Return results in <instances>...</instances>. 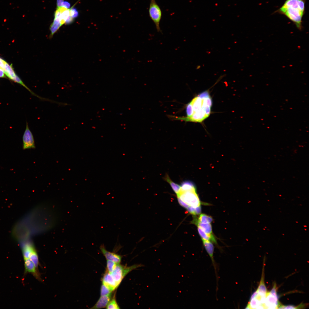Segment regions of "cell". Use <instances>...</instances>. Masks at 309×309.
Segmentation results:
<instances>
[{
  "label": "cell",
  "instance_id": "6da1fadb",
  "mask_svg": "<svg viewBox=\"0 0 309 309\" xmlns=\"http://www.w3.org/2000/svg\"><path fill=\"white\" fill-rule=\"evenodd\" d=\"M209 90L201 92L195 97L186 105V116L169 115L174 120L201 123L211 114L213 102Z\"/></svg>",
  "mask_w": 309,
  "mask_h": 309
},
{
  "label": "cell",
  "instance_id": "7a4b0ae2",
  "mask_svg": "<svg viewBox=\"0 0 309 309\" xmlns=\"http://www.w3.org/2000/svg\"><path fill=\"white\" fill-rule=\"evenodd\" d=\"M305 0H286L278 10L286 16L299 30L302 28V19L305 10Z\"/></svg>",
  "mask_w": 309,
  "mask_h": 309
},
{
  "label": "cell",
  "instance_id": "3957f363",
  "mask_svg": "<svg viewBox=\"0 0 309 309\" xmlns=\"http://www.w3.org/2000/svg\"><path fill=\"white\" fill-rule=\"evenodd\" d=\"M177 195L179 203L187 209L200 206V202L196 189L183 191L180 189Z\"/></svg>",
  "mask_w": 309,
  "mask_h": 309
},
{
  "label": "cell",
  "instance_id": "277c9868",
  "mask_svg": "<svg viewBox=\"0 0 309 309\" xmlns=\"http://www.w3.org/2000/svg\"><path fill=\"white\" fill-rule=\"evenodd\" d=\"M141 264H136L127 267L116 264L115 267L111 275L119 286L124 277L129 272L138 268L144 266Z\"/></svg>",
  "mask_w": 309,
  "mask_h": 309
},
{
  "label": "cell",
  "instance_id": "5b68a950",
  "mask_svg": "<svg viewBox=\"0 0 309 309\" xmlns=\"http://www.w3.org/2000/svg\"><path fill=\"white\" fill-rule=\"evenodd\" d=\"M148 13L149 16L154 24L157 31L161 33L159 25L162 17V11L156 0H150Z\"/></svg>",
  "mask_w": 309,
  "mask_h": 309
},
{
  "label": "cell",
  "instance_id": "8992f818",
  "mask_svg": "<svg viewBox=\"0 0 309 309\" xmlns=\"http://www.w3.org/2000/svg\"><path fill=\"white\" fill-rule=\"evenodd\" d=\"M276 288L275 285L270 292H267L264 305L265 308L275 309L279 307Z\"/></svg>",
  "mask_w": 309,
  "mask_h": 309
},
{
  "label": "cell",
  "instance_id": "52a82bcc",
  "mask_svg": "<svg viewBox=\"0 0 309 309\" xmlns=\"http://www.w3.org/2000/svg\"><path fill=\"white\" fill-rule=\"evenodd\" d=\"M22 140L23 150L35 148L34 137L29 129L27 122H26V128L23 135Z\"/></svg>",
  "mask_w": 309,
  "mask_h": 309
},
{
  "label": "cell",
  "instance_id": "ba28073f",
  "mask_svg": "<svg viewBox=\"0 0 309 309\" xmlns=\"http://www.w3.org/2000/svg\"><path fill=\"white\" fill-rule=\"evenodd\" d=\"M25 272L31 273L39 281H41L38 270L29 258L24 259Z\"/></svg>",
  "mask_w": 309,
  "mask_h": 309
},
{
  "label": "cell",
  "instance_id": "9c48e42d",
  "mask_svg": "<svg viewBox=\"0 0 309 309\" xmlns=\"http://www.w3.org/2000/svg\"><path fill=\"white\" fill-rule=\"evenodd\" d=\"M100 248L101 252L107 260L113 261L116 264H120V262L121 256L107 250L104 244L101 245Z\"/></svg>",
  "mask_w": 309,
  "mask_h": 309
},
{
  "label": "cell",
  "instance_id": "30bf717a",
  "mask_svg": "<svg viewBox=\"0 0 309 309\" xmlns=\"http://www.w3.org/2000/svg\"><path fill=\"white\" fill-rule=\"evenodd\" d=\"M103 284L108 287L112 291L116 289L118 286L117 284L111 274L106 271L102 279Z\"/></svg>",
  "mask_w": 309,
  "mask_h": 309
},
{
  "label": "cell",
  "instance_id": "8fae6325",
  "mask_svg": "<svg viewBox=\"0 0 309 309\" xmlns=\"http://www.w3.org/2000/svg\"><path fill=\"white\" fill-rule=\"evenodd\" d=\"M111 294L101 296L96 303L91 308L99 309L106 307L110 300Z\"/></svg>",
  "mask_w": 309,
  "mask_h": 309
},
{
  "label": "cell",
  "instance_id": "7c38bea8",
  "mask_svg": "<svg viewBox=\"0 0 309 309\" xmlns=\"http://www.w3.org/2000/svg\"><path fill=\"white\" fill-rule=\"evenodd\" d=\"M203 245L207 252L210 257L212 261L214 263L213 253L214 250V246L211 241L207 240H202Z\"/></svg>",
  "mask_w": 309,
  "mask_h": 309
},
{
  "label": "cell",
  "instance_id": "4fadbf2b",
  "mask_svg": "<svg viewBox=\"0 0 309 309\" xmlns=\"http://www.w3.org/2000/svg\"><path fill=\"white\" fill-rule=\"evenodd\" d=\"M4 72L6 75L12 80L17 75L14 70L12 64L9 65L6 62L5 64Z\"/></svg>",
  "mask_w": 309,
  "mask_h": 309
},
{
  "label": "cell",
  "instance_id": "5bb4252c",
  "mask_svg": "<svg viewBox=\"0 0 309 309\" xmlns=\"http://www.w3.org/2000/svg\"><path fill=\"white\" fill-rule=\"evenodd\" d=\"M262 278L259 286L256 291L257 294L262 296H266L267 293V289L264 283V272H262Z\"/></svg>",
  "mask_w": 309,
  "mask_h": 309
},
{
  "label": "cell",
  "instance_id": "9a60e30c",
  "mask_svg": "<svg viewBox=\"0 0 309 309\" xmlns=\"http://www.w3.org/2000/svg\"><path fill=\"white\" fill-rule=\"evenodd\" d=\"M198 230L202 240L211 241L215 243H216V240L212 234H207L198 227Z\"/></svg>",
  "mask_w": 309,
  "mask_h": 309
},
{
  "label": "cell",
  "instance_id": "2e32d148",
  "mask_svg": "<svg viewBox=\"0 0 309 309\" xmlns=\"http://www.w3.org/2000/svg\"><path fill=\"white\" fill-rule=\"evenodd\" d=\"M164 179L169 184L175 192L176 194L178 193L181 189V186L172 181L167 174L165 175Z\"/></svg>",
  "mask_w": 309,
  "mask_h": 309
},
{
  "label": "cell",
  "instance_id": "e0dca14e",
  "mask_svg": "<svg viewBox=\"0 0 309 309\" xmlns=\"http://www.w3.org/2000/svg\"><path fill=\"white\" fill-rule=\"evenodd\" d=\"M180 189L183 191H189L195 190V188L192 182L186 181L181 183Z\"/></svg>",
  "mask_w": 309,
  "mask_h": 309
},
{
  "label": "cell",
  "instance_id": "ac0fdd59",
  "mask_svg": "<svg viewBox=\"0 0 309 309\" xmlns=\"http://www.w3.org/2000/svg\"><path fill=\"white\" fill-rule=\"evenodd\" d=\"M197 226L203 231L208 234H212V229L210 223H203L197 222Z\"/></svg>",
  "mask_w": 309,
  "mask_h": 309
},
{
  "label": "cell",
  "instance_id": "d6986e66",
  "mask_svg": "<svg viewBox=\"0 0 309 309\" xmlns=\"http://www.w3.org/2000/svg\"><path fill=\"white\" fill-rule=\"evenodd\" d=\"M29 258L32 261L35 267L37 269L39 263L38 255L36 249H34L31 252Z\"/></svg>",
  "mask_w": 309,
  "mask_h": 309
},
{
  "label": "cell",
  "instance_id": "ffe728a7",
  "mask_svg": "<svg viewBox=\"0 0 309 309\" xmlns=\"http://www.w3.org/2000/svg\"><path fill=\"white\" fill-rule=\"evenodd\" d=\"M213 219L211 216L206 214H202L199 216L198 222L203 223H210L212 221Z\"/></svg>",
  "mask_w": 309,
  "mask_h": 309
},
{
  "label": "cell",
  "instance_id": "44dd1931",
  "mask_svg": "<svg viewBox=\"0 0 309 309\" xmlns=\"http://www.w3.org/2000/svg\"><path fill=\"white\" fill-rule=\"evenodd\" d=\"M106 308L115 309L120 308L116 302L114 296L112 300L110 301L108 304L106 306Z\"/></svg>",
  "mask_w": 309,
  "mask_h": 309
},
{
  "label": "cell",
  "instance_id": "7402d4cb",
  "mask_svg": "<svg viewBox=\"0 0 309 309\" xmlns=\"http://www.w3.org/2000/svg\"><path fill=\"white\" fill-rule=\"evenodd\" d=\"M116 264L113 261L107 260L106 265L107 271L111 274L114 270Z\"/></svg>",
  "mask_w": 309,
  "mask_h": 309
},
{
  "label": "cell",
  "instance_id": "603a6c76",
  "mask_svg": "<svg viewBox=\"0 0 309 309\" xmlns=\"http://www.w3.org/2000/svg\"><path fill=\"white\" fill-rule=\"evenodd\" d=\"M112 291L108 287L102 284L100 289L101 296L107 295L111 294Z\"/></svg>",
  "mask_w": 309,
  "mask_h": 309
},
{
  "label": "cell",
  "instance_id": "cb8c5ba5",
  "mask_svg": "<svg viewBox=\"0 0 309 309\" xmlns=\"http://www.w3.org/2000/svg\"><path fill=\"white\" fill-rule=\"evenodd\" d=\"M6 61L2 58H0V67L2 69L3 71L4 70L5 64Z\"/></svg>",
  "mask_w": 309,
  "mask_h": 309
},
{
  "label": "cell",
  "instance_id": "d4e9b609",
  "mask_svg": "<svg viewBox=\"0 0 309 309\" xmlns=\"http://www.w3.org/2000/svg\"><path fill=\"white\" fill-rule=\"evenodd\" d=\"M5 77V76L4 72L2 69H0V78Z\"/></svg>",
  "mask_w": 309,
  "mask_h": 309
},
{
  "label": "cell",
  "instance_id": "484cf974",
  "mask_svg": "<svg viewBox=\"0 0 309 309\" xmlns=\"http://www.w3.org/2000/svg\"><path fill=\"white\" fill-rule=\"evenodd\" d=\"M64 0H57V6L58 7L60 6L61 5V4L63 2Z\"/></svg>",
  "mask_w": 309,
  "mask_h": 309
},
{
  "label": "cell",
  "instance_id": "4316f807",
  "mask_svg": "<svg viewBox=\"0 0 309 309\" xmlns=\"http://www.w3.org/2000/svg\"><path fill=\"white\" fill-rule=\"evenodd\" d=\"M0 69H1L0 67Z\"/></svg>",
  "mask_w": 309,
  "mask_h": 309
}]
</instances>
